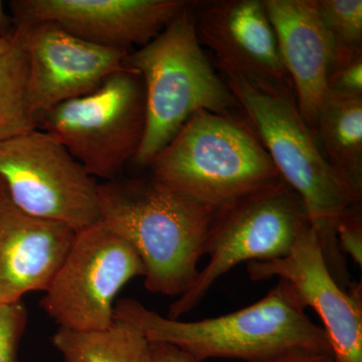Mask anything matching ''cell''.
Masks as SVG:
<instances>
[{"label":"cell","mask_w":362,"mask_h":362,"mask_svg":"<svg viewBox=\"0 0 362 362\" xmlns=\"http://www.w3.org/2000/svg\"><path fill=\"white\" fill-rule=\"evenodd\" d=\"M223 76L279 175L303 202L328 269L346 289L351 282L338 247L337 228L345 214L361 206L362 192L324 158L298 109L293 86L252 82L233 73Z\"/></svg>","instance_id":"6da1fadb"},{"label":"cell","mask_w":362,"mask_h":362,"mask_svg":"<svg viewBox=\"0 0 362 362\" xmlns=\"http://www.w3.org/2000/svg\"><path fill=\"white\" fill-rule=\"evenodd\" d=\"M305 309L294 285L280 279L263 299L216 318L183 322L125 298L114 306V319L133 324L149 342L177 347L194 362L209 358L254 362L294 350L332 356L325 330L312 322Z\"/></svg>","instance_id":"7a4b0ae2"},{"label":"cell","mask_w":362,"mask_h":362,"mask_svg":"<svg viewBox=\"0 0 362 362\" xmlns=\"http://www.w3.org/2000/svg\"><path fill=\"white\" fill-rule=\"evenodd\" d=\"M101 223L134 247L149 292L181 296L199 275L216 209L152 180L99 183Z\"/></svg>","instance_id":"3957f363"},{"label":"cell","mask_w":362,"mask_h":362,"mask_svg":"<svg viewBox=\"0 0 362 362\" xmlns=\"http://www.w3.org/2000/svg\"><path fill=\"white\" fill-rule=\"evenodd\" d=\"M124 66L141 76L145 90V130L136 165L146 168L185 124L201 111L232 115L237 100L207 59L188 4L157 37Z\"/></svg>","instance_id":"277c9868"},{"label":"cell","mask_w":362,"mask_h":362,"mask_svg":"<svg viewBox=\"0 0 362 362\" xmlns=\"http://www.w3.org/2000/svg\"><path fill=\"white\" fill-rule=\"evenodd\" d=\"M147 168L152 180L214 209L281 177L247 121L206 111L194 114Z\"/></svg>","instance_id":"5b68a950"},{"label":"cell","mask_w":362,"mask_h":362,"mask_svg":"<svg viewBox=\"0 0 362 362\" xmlns=\"http://www.w3.org/2000/svg\"><path fill=\"white\" fill-rule=\"evenodd\" d=\"M309 226L303 202L282 177L216 209L204 247L209 264L171 305L168 318L192 311L221 276L243 262L285 258Z\"/></svg>","instance_id":"8992f818"},{"label":"cell","mask_w":362,"mask_h":362,"mask_svg":"<svg viewBox=\"0 0 362 362\" xmlns=\"http://www.w3.org/2000/svg\"><path fill=\"white\" fill-rule=\"evenodd\" d=\"M37 128L54 136L93 177L118 178L134 160L144 135L141 76L124 66L96 90L45 114Z\"/></svg>","instance_id":"52a82bcc"},{"label":"cell","mask_w":362,"mask_h":362,"mask_svg":"<svg viewBox=\"0 0 362 362\" xmlns=\"http://www.w3.org/2000/svg\"><path fill=\"white\" fill-rule=\"evenodd\" d=\"M0 180L21 211L76 233L101 221L99 182L45 131L0 141Z\"/></svg>","instance_id":"ba28073f"},{"label":"cell","mask_w":362,"mask_h":362,"mask_svg":"<svg viewBox=\"0 0 362 362\" xmlns=\"http://www.w3.org/2000/svg\"><path fill=\"white\" fill-rule=\"evenodd\" d=\"M144 274L134 247L99 221L76 233L40 304L59 328L107 329L115 321L113 303L118 293Z\"/></svg>","instance_id":"9c48e42d"},{"label":"cell","mask_w":362,"mask_h":362,"mask_svg":"<svg viewBox=\"0 0 362 362\" xmlns=\"http://www.w3.org/2000/svg\"><path fill=\"white\" fill-rule=\"evenodd\" d=\"M26 61V102L33 120L96 90L124 66L127 51L80 39L52 23L14 25Z\"/></svg>","instance_id":"30bf717a"},{"label":"cell","mask_w":362,"mask_h":362,"mask_svg":"<svg viewBox=\"0 0 362 362\" xmlns=\"http://www.w3.org/2000/svg\"><path fill=\"white\" fill-rule=\"evenodd\" d=\"M247 269L252 280L278 277L294 285L306 307L313 308L322 320L333 362H362L361 284L352 283L349 292L338 284L311 225L287 257L249 262Z\"/></svg>","instance_id":"8fae6325"},{"label":"cell","mask_w":362,"mask_h":362,"mask_svg":"<svg viewBox=\"0 0 362 362\" xmlns=\"http://www.w3.org/2000/svg\"><path fill=\"white\" fill-rule=\"evenodd\" d=\"M189 4L183 0H13L14 25L52 23L80 37L129 52L157 37Z\"/></svg>","instance_id":"7c38bea8"},{"label":"cell","mask_w":362,"mask_h":362,"mask_svg":"<svg viewBox=\"0 0 362 362\" xmlns=\"http://www.w3.org/2000/svg\"><path fill=\"white\" fill-rule=\"evenodd\" d=\"M199 39L223 73L271 85L292 86L264 0H221L195 13Z\"/></svg>","instance_id":"4fadbf2b"},{"label":"cell","mask_w":362,"mask_h":362,"mask_svg":"<svg viewBox=\"0 0 362 362\" xmlns=\"http://www.w3.org/2000/svg\"><path fill=\"white\" fill-rule=\"evenodd\" d=\"M75 230L21 211L0 180V304L47 291L65 261Z\"/></svg>","instance_id":"5bb4252c"},{"label":"cell","mask_w":362,"mask_h":362,"mask_svg":"<svg viewBox=\"0 0 362 362\" xmlns=\"http://www.w3.org/2000/svg\"><path fill=\"white\" fill-rule=\"evenodd\" d=\"M300 114L312 132L328 92L333 59L329 35L317 0H264ZM314 134V133H313Z\"/></svg>","instance_id":"9a60e30c"},{"label":"cell","mask_w":362,"mask_h":362,"mask_svg":"<svg viewBox=\"0 0 362 362\" xmlns=\"http://www.w3.org/2000/svg\"><path fill=\"white\" fill-rule=\"evenodd\" d=\"M313 133L324 158L362 192V95L328 90Z\"/></svg>","instance_id":"2e32d148"},{"label":"cell","mask_w":362,"mask_h":362,"mask_svg":"<svg viewBox=\"0 0 362 362\" xmlns=\"http://www.w3.org/2000/svg\"><path fill=\"white\" fill-rule=\"evenodd\" d=\"M52 341L63 362H152L148 339L125 321L115 320L104 330L59 328Z\"/></svg>","instance_id":"e0dca14e"},{"label":"cell","mask_w":362,"mask_h":362,"mask_svg":"<svg viewBox=\"0 0 362 362\" xmlns=\"http://www.w3.org/2000/svg\"><path fill=\"white\" fill-rule=\"evenodd\" d=\"M35 128L26 102L25 57L18 40L13 51L0 57V141Z\"/></svg>","instance_id":"ac0fdd59"},{"label":"cell","mask_w":362,"mask_h":362,"mask_svg":"<svg viewBox=\"0 0 362 362\" xmlns=\"http://www.w3.org/2000/svg\"><path fill=\"white\" fill-rule=\"evenodd\" d=\"M317 7L332 42L330 70L361 56V0H317Z\"/></svg>","instance_id":"d6986e66"},{"label":"cell","mask_w":362,"mask_h":362,"mask_svg":"<svg viewBox=\"0 0 362 362\" xmlns=\"http://www.w3.org/2000/svg\"><path fill=\"white\" fill-rule=\"evenodd\" d=\"M28 321V312L23 300L0 304V362H20L18 350Z\"/></svg>","instance_id":"ffe728a7"},{"label":"cell","mask_w":362,"mask_h":362,"mask_svg":"<svg viewBox=\"0 0 362 362\" xmlns=\"http://www.w3.org/2000/svg\"><path fill=\"white\" fill-rule=\"evenodd\" d=\"M338 247L343 255L362 265V214L361 206H357L338 221L337 228Z\"/></svg>","instance_id":"44dd1931"},{"label":"cell","mask_w":362,"mask_h":362,"mask_svg":"<svg viewBox=\"0 0 362 362\" xmlns=\"http://www.w3.org/2000/svg\"><path fill=\"white\" fill-rule=\"evenodd\" d=\"M328 89L362 95V54L331 69L328 74Z\"/></svg>","instance_id":"7402d4cb"},{"label":"cell","mask_w":362,"mask_h":362,"mask_svg":"<svg viewBox=\"0 0 362 362\" xmlns=\"http://www.w3.org/2000/svg\"><path fill=\"white\" fill-rule=\"evenodd\" d=\"M152 362H194L182 350L164 342H150Z\"/></svg>","instance_id":"603a6c76"},{"label":"cell","mask_w":362,"mask_h":362,"mask_svg":"<svg viewBox=\"0 0 362 362\" xmlns=\"http://www.w3.org/2000/svg\"><path fill=\"white\" fill-rule=\"evenodd\" d=\"M254 362H333V358L329 354L294 350Z\"/></svg>","instance_id":"cb8c5ba5"},{"label":"cell","mask_w":362,"mask_h":362,"mask_svg":"<svg viewBox=\"0 0 362 362\" xmlns=\"http://www.w3.org/2000/svg\"><path fill=\"white\" fill-rule=\"evenodd\" d=\"M13 33V18L6 13L4 2L0 0V39H11Z\"/></svg>","instance_id":"d4e9b609"},{"label":"cell","mask_w":362,"mask_h":362,"mask_svg":"<svg viewBox=\"0 0 362 362\" xmlns=\"http://www.w3.org/2000/svg\"><path fill=\"white\" fill-rule=\"evenodd\" d=\"M16 45H18V40H16L14 33L11 39H0V57L6 56L8 52L13 51Z\"/></svg>","instance_id":"484cf974"}]
</instances>
